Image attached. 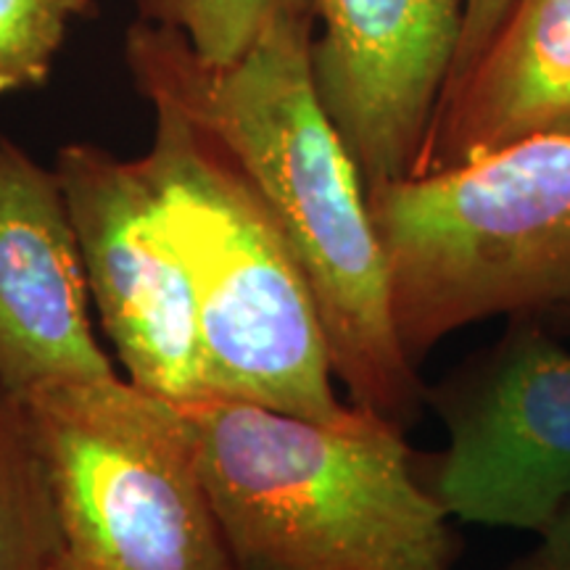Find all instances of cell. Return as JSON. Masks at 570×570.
Wrapping results in <instances>:
<instances>
[{
  "label": "cell",
  "instance_id": "1",
  "mask_svg": "<svg viewBox=\"0 0 570 570\" xmlns=\"http://www.w3.org/2000/svg\"><path fill=\"white\" fill-rule=\"evenodd\" d=\"M312 6H291L230 63H209L175 27L140 19L125 56L148 101L212 135L281 227L323 323L352 407L402 425L425 391L399 344L389 269L360 169L320 104L309 67Z\"/></svg>",
  "mask_w": 570,
  "mask_h": 570
},
{
  "label": "cell",
  "instance_id": "2",
  "mask_svg": "<svg viewBox=\"0 0 570 570\" xmlns=\"http://www.w3.org/2000/svg\"><path fill=\"white\" fill-rule=\"evenodd\" d=\"M238 570H452L449 515L402 425L344 423L230 396L175 402Z\"/></svg>",
  "mask_w": 570,
  "mask_h": 570
},
{
  "label": "cell",
  "instance_id": "3",
  "mask_svg": "<svg viewBox=\"0 0 570 570\" xmlns=\"http://www.w3.org/2000/svg\"><path fill=\"white\" fill-rule=\"evenodd\" d=\"M140 156L161 225L188 267L206 396L344 423L317 306L281 227L233 156L175 106L156 101Z\"/></svg>",
  "mask_w": 570,
  "mask_h": 570
},
{
  "label": "cell",
  "instance_id": "4",
  "mask_svg": "<svg viewBox=\"0 0 570 570\" xmlns=\"http://www.w3.org/2000/svg\"><path fill=\"white\" fill-rule=\"evenodd\" d=\"M412 365L454 331L570 304V135L410 175L367 196Z\"/></svg>",
  "mask_w": 570,
  "mask_h": 570
},
{
  "label": "cell",
  "instance_id": "5",
  "mask_svg": "<svg viewBox=\"0 0 570 570\" xmlns=\"http://www.w3.org/2000/svg\"><path fill=\"white\" fill-rule=\"evenodd\" d=\"M51 481L56 570H238L173 399L125 375L27 396Z\"/></svg>",
  "mask_w": 570,
  "mask_h": 570
},
{
  "label": "cell",
  "instance_id": "6",
  "mask_svg": "<svg viewBox=\"0 0 570 570\" xmlns=\"http://www.w3.org/2000/svg\"><path fill=\"white\" fill-rule=\"evenodd\" d=\"M449 441L428 491L462 523L541 533L570 502V352L531 320L425 391Z\"/></svg>",
  "mask_w": 570,
  "mask_h": 570
},
{
  "label": "cell",
  "instance_id": "7",
  "mask_svg": "<svg viewBox=\"0 0 570 570\" xmlns=\"http://www.w3.org/2000/svg\"><path fill=\"white\" fill-rule=\"evenodd\" d=\"M53 173L67 198L90 304L127 381L173 402L206 396L194 285L164 233L140 159L69 142L56 154Z\"/></svg>",
  "mask_w": 570,
  "mask_h": 570
},
{
  "label": "cell",
  "instance_id": "8",
  "mask_svg": "<svg viewBox=\"0 0 570 570\" xmlns=\"http://www.w3.org/2000/svg\"><path fill=\"white\" fill-rule=\"evenodd\" d=\"M309 67L365 194L417 169L460 51L462 0H309Z\"/></svg>",
  "mask_w": 570,
  "mask_h": 570
},
{
  "label": "cell",
  "instance_id": "9",
  "mask_svg": "<svg viewBox=\"0 0 570 570\" xmlns=\"http://www.w3.org/2000/svg\"><path fill=\"white\" fill-rule=\"evenodd\" d=\"M114 377L59 177L0 135V383L27 399Z\"/></svg>",
  "mask_w": 570,
  "mask_h": 570
},
{
  "label": "cell",
  "instance_id": "10",
  "mask_svg": "<svg viewBox=\"0 0 570 570\" xmlns=\"http://www.w3.org/2000/svg\"><path fill=\"white\" fill-rule=\"evenodd\" d=\"M539 135H570V0H512L487 51L446 85L412 175Z\"/></svg>",
  "mask_w": 570,
  "mask_h": 570
},
{
  "label": "cell",
  "instance_id": "11",
  "mask_svg": "<svg viewBox=\"0 0 570 570\" xmlns=\"http://www.w3.org/2000/svg\"><path fill=\"white\" fill-rule=\"evenodd\" d=\"M59 523L32 410L0 383V570H56Z\"/></svg>",
  "mask_w": 570,
  "mask_h": 570
},
{
  "label": "cell",
  "instance_id": "12",
  "mask_svg": "<svg viewBox=\"0 0 570 570\" xmlns=\"http://www.w3.org/2000/svg\"><path fill=\"white\" fill-rule=\"evenodd\" d=\"M309 0H140L142 19L175 27L209 63H230L275 13Z\"/></svg>",
  "mask_w": 570,
  "mask_h": 570
},
{
  "label": "cell",
  "instance_id": "13",
  "mask_svg": "<svg viewBox=\"0 0 570 570\" xmlns=\"http://www.w3.org/2000/svg\"><path fill=\"white\" fill-rule=\"evenodd\" d=\"M90 0H0V96L40 88Z\"/></svg>",
  "mask_w": 570,
  "mask_h": 570
},
{
  "label": "cell",
  "instance_id": "14",
  "mask_svg": "<svg viewBox=\"0 0 570 570\" xmlns=\"http://www.w3.org/2000/svg\"><path fill=\"white\" fill-rule=\"evenodd\" d=\"M512 0H462V32H460V51L454 63L452 80L460 77L470 63L487 51V46L494 38V32L508 17ZM449 80V82H452Z\"/></svg>",
  "mask_w": 570,
  "mask_h": 570
},
{
  "label": "cell",
  "instance_id": "15",
  "mask_svg": "<svg viewBox=\"0 0 570 570\" xmlns=\"http://www.w3.org/2000/svg\"><path fill=\"white\" fill-rule=\"evenodd\" d=\"M510 570H570V502L539 533V544Z\"/></svg>",
  "mask_w": 570,
  "mask_h": 570
},
{
  "label": "cell",
  "instance_id": "16",
  "mask_svg": "<svg viewBox=\"0 0 570 570\" xmlns=\"http://www.w3.org/2000/svg\"><path fill=\"white\" fill-rule=\"evenodd\" d=\"M566 312H568V315H570V304H566Z\"/></svg>",
  "mask_w": 570,
  "mask_h": 570
}]
</instances>
